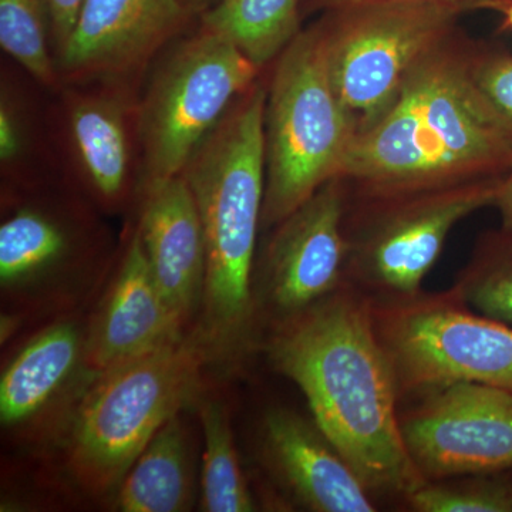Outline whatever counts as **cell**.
<instances>
[{
	"label": "cell",
	"instance_id": "1",
	"mask_svg": "<svg viewBox=\"0 0 512 512\" xmlns=\"http://www.w3.org/2000/svg\"><path fill=\"white\" fill-rule=\"evenodd\" d=\"M259 350L301 389L312 419L370 493L406 498L426 478L404 444L399 392L377 339L370 299L346 282L266 326Z\"/></svg>",
	"mask_w": 512,
	"mask_h": 512
},
{
	"label": "cell",
	"instance_id": "2",
	"mask_svg": "<svg viewBox=\"0 0 512 512\" xmlns=\"http://www.w3.org/2000/svg\"><path fill=\"white\" fill-rule=\"evenodd\" d=\"M480 42L457 28L417 63L390 109L353 140L339 174L350 194L434 190L507 175L512 144L474 83Z\"/></svg>",
	"mask_w": 512,
	"mask_h": 512
},
{
	"label": "cell",
	"instance_id": "3",
	"mask_svg": "<svg viewBox=\"0 0 512 512\" xmlns=\"http://www.w3.org/2000/svg\"><path fill=\"white\" fill-rule=\"evenodd\" d=\"M265 104L266 84L259 79L181 173L197 202L207 251L192 332L210 370L221 375H234L261 345L254 279L265 197Z\"/></svg>",
	"mask_w": 512,
	"mask_h": 512
},
{
	"label": "cell",
	"instance_id": "4",
	"mask_svg": "<svg viewBox=\"0 0 512 512\" xmlns=\"http://www.w3.org/2000/svg\"><path fill=\"white\" fill-rule=\"evenodd\" d=\"M208 370L207 352L191 330L173 345L100 373L52 453L74 490L111 503L148 441L194 406Z\"/></svg>",
	"mask_w": 512,
	"mask_h": 512
},
{
	"label": "cell",
	"instance_id": "5",
	"mask_svg": "<svg viewBox=\"0 0 512 512\" xmlns=\"http://www.w3.org/2000/svg\"><path fill=\"white\" fill-rule=\"evenodd\" d=\"M355 137L313 23L275 60L266 84L261 231L276 227L339 177Z\"/></svg>",
	"mask_w": 512,
	"mask_h": 512
},
{
	"label": "cell",
	"instance_id": "6",
	"mask_svg": "<svg viewBox=\"0 0 512 512\" xmlns=\"http://www.w3.org/2000/svg\"><path fill=\"white\" fill-rule=\"evenodd\" d=\"M114 262L86 212L49 201H20L0 225L2 340L25 323L83 311Z\"/></svg>",
	"mask_w": 512,
	"mask_h": 512
},
{
	"label": "cell",
	"instance_id": "7",
	"mask_svg": "<svg viewBox=\"0 0 512 512\" xmlns=\"http://www.w3.org/2000/svg\"><path fill=\"white\" fill-rule=\"evenodd\" d=\"M503 180L485 178L400 194L349 192L346 282L372 302L417 295L453 228L468 215L494 205Z\"/></svg>",
	"mask_w": 512,
	"mask_h": 512
},
{
	"label": "cell",
	"instance_id": "8",
	"mask_svg": "<svg viewBox=\"0 0 512 512\" xmlns=\"http://www.w3.org/2000/svg\"><path fill=\"white\" fill-rule=\"evenodd\" d=\"M261 73L241 50L201 28L173 47L138 104V191L181 175Z\"/></svg>",
	"mask_w": 512,
	"mask_h": 512
},
{
	"label": "cell",
	"instance_id": "9",
	"mask_svg": "<svg viewBox=\"0 0 512 512\" xmlns=\"http://www.w3.org/2000/svg\"><path fill=\"white\" fill-rule=\"evenodd\" d=\"M370 309L400 400L458 382L512 393V326L468 308L453 289Z\"/></svg>",
	"mask_w": 512,
	"mask_h": 512
},
{
	"label": "cell",
	"instance_id": "10",
	"mask_svg": "<svg viewBox=\"0 0 512 512\" xmlns=\"http://www.w3.org/2000/svg\"><path fill=\"white\" fill-rule=\"evenodd\" d=\"M464 13L417 2H375L323 12L318 26L330 82L357 134L390 109L407 77L458 28Z\"/></svg>",
	"mask_w": 512,
	"mask_h": 512
},
{
	"label": "cell",
	"instance_id": "11",
	"mask_svg": "<svg viewBox=\"0 0 512 512\" xmlns=\"http://www.w3.org/2000/svg\"><path fill=\"white\" fill-rule=\"evenodd\" d=\"M87 309L43 322L3 363V439L37 456H52L87 390L100 375L87 359Z\"/></svg>",
	"mask_w": 512,
	"mask_h": 512
},
{
	"label": "cell",
	"instance_id": "12",
	"mask_svg": "<svg viewBox=\"0 0 512 512\" xmlns=\"http://www.w3.org/2000/svg\"><path fill=\"white\" fill-rule=\"evenodd\" d=\"M348 201V185L333 178L272 228L255 268L262 333L266 326L311 308L346 284Z\"/></svg>",
	"mask_w": 512,
	"mask_h": 512
},
{
	"label": "cell",
	"instance_id": "13",
	"mask_svg": "<svg viewBox=\"0 0 512 512\" xmlns=\"http://www.w3.org/2000/svg\"><path fill=\"white\" fill-rule=\"evenodd\" d=\"M400 413L404 444L426 481L512 471V393L458 382Z\"/></svg>",
	"mask_w": 512,
	"mask_h": 512
},
{
	"label": "cell",
	"instance_id": "14",
	"mask_svg": "<svg viewBox=\"0 0 512 512\" xmlns=\"http://www.w3.org/2000/svg\"><path fill=\"white\" fill-rule=\"evenodd\" d=\"M192 16L185 0H84L56 56L60 80L123 83L143 70Z\"/></svg>",
	"mask_w": 512,
	"mask_h": 512
},
{
	"label": "cell",
	"instance_id": "15",
	"mask_svg": "<svg viewBox=\"0 0 512 512\" xmlns=\"http://www.w3.org/2000/svg\"><path fill=\"white\" fill-rule=\"evenodd\" d=\"M161 292L136 227L87 309L86 348L97 373L150 355L188 335Z\"/></svg>",
	"mask_w": 512,
	"mask_h": 512
},
{
	"label": "cell",
	"instance_id": "16",
	"mask_svg": "<svg viewBox=\"0 0 512 512\" xmlns=\"http://www.w3.org/2000/svg\"><path fill=\"white\" fill-rule=\"evenodd\" d=\"M256 439L266 473L306 510L376 511L372 493L313 419L271 407L262 414Z\"/></svg>",
	"mask_w": 512,
	"mask_h": 512
},
{
	"label": "cell",
	"instance_id": "17",
	"mask_svg": "<svg viewBox=\"0 0 512 512\" xmlns=\"http://www.w3.org/2000/svg\"><path fill=\"white\" fill-rule=\"evenodd\" d=\"M136 225L157 285L177 318L195 328L204 295L207 251L197 202L183 175L140 192Z\"/></svg>",
	"mask_w": 512,
	"mask_h": 512
},
{
	"label": "cell",
	"instance_id": "18",
	"mask_svg": "<svg viewBox=\"0 0 512 512\" xmlns=\"http://www.w3.org/2000/svg\"><path fill=\"white\" fill-rule=\"evenodd\" d=\"M138 106L120 90L70 93L67 136L87 191L107 211L121 210L130 200L136 178L133 137H138Z\"/></svg>",
	"mask_w": 512,
	"mask_h": 512
},
{
	"label": "cell",
	"instance_id": "19",
	"mask_svg": "<svg viewBox=\"0 0 512 512\" xmlns=\"http://www.w3.org/2000/svg\"><path fill=\"white\" fill-rule=\"evenodd\" d=\"M188 409L157 431L123 478L110 507L121 512H187L200 501L197 451Z\"/></svg>",
	"mask_w": 512,
	"mask_h": 512
},
{
	"label": "cell",
	"instance_id": "20",
	"mask_svg": "<svg viewBox=\"0 0 512 512\" xmlns=\"http://www.w3.org/2000/svg\"><path fill=\"white\" fill-rule=\"evenodd\" d=\"M194 407L204 444L198 507L204 512L258 510V501L239 458L227 400L205 384Z\"/></svg>",
	"mask_w": 512,
	"mask_h": 512
},
{
	"label": "cell",
	"instance_id": "21",
	"mask_svg": "<svg viewBox=\"0 0 512 512\" xmlns=\"http://www.w3.org/2000/svg\"><path fill=\"white\" fill-rule=\"evenodd\" d=\"M302 15L303 0H218L200 18L265 72L302 32Z\"/></svg>",
	"mask_w": 512,
	"mask_h": 512
},
{
	"label": "cell",
	"instance_id": "22",
	"mask_svg": "<svg viewBox=\"0 0 512 512\" xmlns=\"http://www.w3.org/2000/svg\"><path fill=\"white\" fill-rule=\"evenodd\" d=\"M451 289L468 308L512 326V228L484 231Z\"/></svg>",
	"mask_w": 512,
	"mask_h": 512
},
{
	"label": "cell",
	"instance_id": "23",
	"mask_svg": "<svg viewBox=\"0 0 512 512\" xmlns=\"http://www.w3.org/2000/svg\"><path fill=\"white\" fill-rule=\"evenodd\" d=\"M46 0H0V46L47 87L60 82Z\"/></svg>",
	"mask_w": 512,
	"mask_h": 512
},
{
	"label": "cell",
	"instance_id": "24",
	"mask_svg": "<svg viewBox=\"0 0 512 512\" xmlns=\"http://www.w3.org/2000/svg\"><path fill=\"white\" fill-rule=\"evenodd\" d=\"M417 512H512L508 474H476L426 481L404 498Z\"/></svg>",
	"mask_w": 512,
	"mask_h": 512
},
{
	"label": "cell",
	"instance_id": "25",
	"mask_svg": "<svg viewBox=\"0 0 512 512\" xmlns=\"http://www.w3.org/2000/svg\"><path fill=\"white\" fill-rule=\"evenodd\" d=\"M478 92L512 144V53L481 40L473 64Z\"/></svg>",
	"mask_w": 512,
	"mask_h": 512
},
{
	"label": "cell",
	"instance_id": "26",
	"mask_svg": "<svg viewBox=\"0 0 512 512\" xmlns=\"http://www.w3.org/2000/svg\"><path fill=\"white\" fill-rule=\"evenodd\" d=\"M28 147V131L16 104L6 94L0 106V160L10 168L19 163Z\"/></svg>",
	"mask_w": 512,
	"mask_h": 512
},
{
	"label": "cell",
	"instance_id": "27",
	"mask_svg": "<svg viewBox=\"0 0 512 512\" xmlns=\"http://www.w3.org/2000/svg\"><path fill=\"white\" fill-rule=\"evenodd\" d=\"M375 2L433 3V5L460 10L461 13L466 15L467 12H474V10H494V12H498V9L507 0H303V13H323L328 12V10L346 8V6Z\"/></svg>",
	"mask_w": 512,
	"mask_h": 512
},
{
	"label": "cell",
	"instance_id": "28",
	"mask_svg": "<svg viewBox=\"0 0 512 512\" xmlns=\"http://www.w3.org/2000/svg\"><path fill=\"white\" fill-rule=\"evenodd\" d=\"M83 3L84 0H46L56 56L69 39Z\"/></svg>",
	"mask_w": 512,
	"mask_h": 512
},
{
	"label": "cell",
	"instance_id": "29",
	"mask_svg": "<svg viewBox=\"0 0 512 512\" xmlns=\"http://www.w3.org/2000/svg\"><path fill=\"white\" fill-rule=\"evenodd\" d=\"M494 207H497L498 212H500L501 225L512 228V167L505 175L503 183H501Z\"/></svg>",
	"mask_w": 512,
	"mask_h": 512
},
{
	"label": "cell",
	"instance_id": "30",
	"mask_svg": "<svg viewBox=\"0 0 512 512\" xmlns=\"http://www.w3.org/2000/svg\"><path fill=\"white\" fill-rule=\"evenodd\" d=\"M498 12L503 15V23H501V30L504 32H512V0H507Z\"/></svg>",
	"mask_w": 512,
	"mask_h": 512
},
{
	"label": "cell",
	"instance_id": "31",
	"mask_svg": "<svg viewBox=\"0 0 512 512\" xmlns=\"http://www.w3.org/2000/svg\"><path fill=\"white\" fill-rule=\"evenodd\" d=\"M185 2L190 6L194 15H202L205 10L210 9L212 5H215L218 0H185Z\"/></svg>",
	"mask_w": 512,
	"mask_h": 512
},
{
	"label": "cell",
	"instance_id": "32",
	"mask_svg": "<svg viewBox=\"0 0 512 512\" xmlns=\"http://www.w3.org/2000/svg\"><path fill=\"white\" fill-rule=\"evenodd\" d=\"M507 474H508V477H510L511 484H512V471H511V473H507Z\"/></svg>",
	"mask_w": 512,
	"mask_h": 512
}]
</instances>
